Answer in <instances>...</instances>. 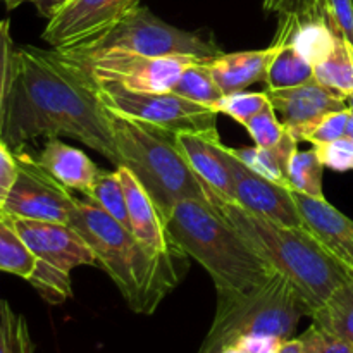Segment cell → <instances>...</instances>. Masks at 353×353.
<instances>
[{
    "label": "cell",
    "instance_id": "obj_1",
    "mask_svg": "<svg viewBox=\"0 0 353 353\" xmlns=\"http://www.w3.org/2000/svg\"><path fill=\"white\" fill-rule=\"evenodd\" d=\"M41 137L81 141L121 165L103 107L92 83L54 50L16 47L2 140L14 152Z\"/></svg>",
    "mask_w": 353,
    "mask_h": 353
},
{
    "label": "cell",
    "instance_id": "obj_32",
    "mask_svg": "<svg viewBox=\"0 0 353 353\" xmlns=\"http://www.w3.org/2000/svg\"><path fill=\"white\" fill-rule=\"evenodd\" d=\"M314 150L317 152L324 168L340 172L353 169V140L347 134L330 143L314 145Z\"/></svg>",
    "mask_w": 353,
    "mask_h": 353
},
{
    "label": "cell",
    "instance_id": "obj_22",
    "mask_svg": "<svg viewBox=\"0 0 353 353\" xmlns=\"http://www.w3.org/2000/svg\"><path fill=\"white\" fill-rule=\"evenodd\" d=\"M278 47L274 59L265 74V85L269 90L292 88L314 79V68L307 59L296 52L292 45L272 43Z\"/></svg>",
    "mask_w": 353,
    "mask_h": 353
},
{
    "label": "cell",
    "instance_id": "obj_42",
    "mask_svg": "<svg viewBox=\"0 0 353 353\" xmlns=\"http://www.w3.org/2000/svg\"><path fill=\"white\" fill-rule=\"evenodd\" d=\"M223 353H248V352L241 350V348H238V347H231V348H228V350H224Z\"/></svg>",
    "mask_w": 353,
    "mask_h": 353
},
{
    "label": "cell",
    "instance_id": "obj_43",
    "mask_svg": "<svg viewBox=\"0 0 353 353\" xmlns=\"http://www.w3.org/2000/svg\"><path fill=\"white\" fill-rule=\"evenodd\" d=\"M347 103H348V109H350L353 112V93L350 97H347Z\"/></svg>",
    "mask_w": 353,
    "mask_h": 353
},
{
    "label": "cell",
    "instance_id": "obj_11",
    "mask_svg": "<svg viewBox=\"0 0 353 353\" xmlns=\"http://www.w3.org/2000/svg\"><path fill=\"white\" fill-rule=\"evenodd\" d=\"M14 154L19 171L6 207L0 214L21 219L69 224L76 196H72L57 179L52 178L24 148Z\"/></svg>",
    "mask_w": 353,
    "mask_h": 353
},
{
    "label": "cell",
    "instance_id": "obj_20",
    "mask_svg": "<svg viewBox=\"0 0 353 353\" xmlns=\"http://www.w3.org/2000/svg\"><path fill=\"white\" fill-rule=\"evenodd\" d=\"M312 324L330 336L353 343V278L338 286L312 314Z\"/></svg>",
    "mask_w": 353,
    "mask_h": 353
},
{
    "label": "cell",
    "instance_id": "obj_40",
    "mask_svg": "<svg viewBox=\"0 0 353 353\" xmlns=\"http://www.w3.org/2000/svg\"><path fill=\"white\" fill-rule=\"evenodd\" d=\"M276 353H303L302 340H300V336L290 338V340L283 341V345Z\"/></svg>",
    "mask_w": 353,
    "mask_h": 353
},
{
    "label": "cell",
    "instance_id": "obj_4",
    "mask_svg": "<svg viewBox=\"0 0 353 353\" xmlns=\"http://www.w3.org/2000/svg\"><path fill=\"white\" fill-rule=\"evenodd\" d=\"M168 226L185 254L209 272L217 296L257 292L278 274L210 202L181 200Z\"/></svg>",
    "mask_w": 353,
    "mask_h": 353
},
{
    "label": "cell",
    "instance_id": "obj_7",
    "mask_svg": "<svg viewBox=\"0 0 353 353\" xmlns=\"http://www.w3.org/2000/svg\"><path fill=\"white\" fill-rule=\"evenodd\" d=\"M9 221L37 259V268L28 281L48 303H62L71 299L72 269L97 265L95 255L85 238L71 224L21 217H9Z\"/></svg>",
    "mask_w": 353,
    "mask_h": 353
},
{
    "label": "cell",
    "instance_id": "obj_23",
    "mask_svg": "<svg viewBox=\"0 0 353 353\" xmlns=\"http://www.w3.org/2000/svg\"><path fill=\"white\" fill-rule=\"evenodd\" d=\"M37 268V259L19 236L9 217L0 214V271L30 279Z\"/></svg>",
    "mask_w": 353,
    "mask_h": 353
},
{
    "label": "cell",
    "instance_id": "obj_26",
    "mask_svg": "<svg viewBox=\"0 0 353 353\" xmlns=\"http://www.w3.org/2000/svg\"><path fill=\"white\" fill-rule=\"evenodd\" d=\"M85 199L99 205L109 216H112L117 223L130 230L126 196H124V190L117 171H103L102 169L99 179L90 190L88 195H85Z\"/></svg>",
    "mask_w": 353,
    "mask_h": 353
},
{
    "label": "cell",
    "instance_id": "obj_21",
    "mask_svg": "<svg viewBox=\"0 0 353 353\" xmlns=\"http://www.w3.org/2000/svg\"><path fill=\"white\" fill-rule=\"evenodd\" d=\"M314 78L341 97L353 93V45L340 37L334 50L314 68Z\"/></svg>",
    "mask_w": 353,
    "mask_h": 353
},
{
    "label": "cell",
    "instance_id": "obj_38",
    "mask_svg": "<svg viewBox=\"0 0 353 353\" xmlns=\"http://www.w3.org/2000/svg\"><path fill=\"white\" fill-rule=\"evenodd\" d=\"M16 353H34V345L31 341L28 323L23 316H17L16 326Z\"/></svg>",
    "mask_w": 353,
    "mask_h": 353
},
{
    "label": "cell",
    "instance_id": "obj_29",
    "mask_svg": "<svg viewBox=\"0 0 353 353\" xmlns=\"http://www.w3.org/2000/svg\"><path fill=\"white\" fill-rule=\"evenodd\" d=\"M243 126L247 128L255 145L261 148H268V150H274L286 134L285 124L276 117V110L271 102L261 112L255 114L252 119H248Z\"/></svg>",
    "mask_w": 353,
    "mask_h": 353
},
{
    "label": "cell",
    "instance_id": "obj_2",
    "mask_svg": "<svg viewBox=\"0 0 353 353\" xmlns=\"http://www.w3.org/2000/svg\"><path fill=\"white\" fill-rule=\"evenodd\" d=\"M72 228L85 238L97 265L109 274L133 312L150 316L181 281L183 259L148 252L128 228L86 199H74Z\"/></svg>",
    "mask_w": 353,
    "mask_h": 353
},
{
    "label": "cell",
    "instance_id": "obj_25",
    "mask_svg": "<svg viewBox=\"0 0 353 353\" xmlns=\"http://www.w3.org/2000/svg\"><path fill=\"white\" fill-rule=\"evenodd\" d=\"M323 172L324 164L314 148L296 150L286 165V179L290 188L314 199H324Z\"/></svg>",
    "mask_w": 353,
    "mask_h": 353
},
{
    "label": "cell",
    "instance_id": "obj_10",
    "mask_svg": "<svg viewBox=\"0 0 353 353\" xmlns=\"http://www.w3.org/2000/svg\"><path fill=\"white\" fill-rule=\"evenodd\" d=\"M62 61L78 69L92 85L116 83L134 92H171L192 57H145L128 52H88L52 48Z\"/></svg>",
    "mask_w": 353,
    "mask_h": 353
},
{
    "label": "cell",
    "instance_id": "obj_37",
    "mask_svg": "<svg viewBox=\"0 0 353 353\" xmlns=\"http://www.w3.org/2000/svg\"><path fill=\"white\" fill-rule=\"evenodd\" d=\"M3 2L7 3L9 9H14V7H17L23 2H30L37 7L38 12H40L41 16L47 17V19H52V17H54L62 7L68 6L71 0H3Z\"/></svg>",
    "mask_w": 353,
    "mask_h": 353
},
{
    "label": "cell",
    "instance_id": "obj_24",
    "mask_svg": "<svg viewBox=\"0 0 353 353\" xmlns=\"http://www.w3.org/2000/svg\"><path fill=\"white\" fill-rule=\"evenodd\" d=\"M171 92L186 100L210 107V109H214L224 97L223 90L219 88L216 79L207 69L205 61H193L192 64L186 65Z\"/></svg>",
    "mask_w": 353,
    "mask_h": 353
},
{
    "label": "cell",
    "instance_id": "obj_41",
    "mask_svg": "<svg viewBox=\"0 0 353 353\" xmlns=\"http://www.w3.org/2000/svg\"><path fill=\"white\" fill-rule=\"evenodd\" d=\"M347 137H350L353 140V112H352V117L350 121H348V128H347Z\"/></svg>",
    "mask_w": 353,
    "mask_h": 353
},
{
    "label": "cell",
    "instance_id": "obj_18",
    "mask_svg": "<svg viewBox=\"0 0 353 353\" xmlns=\"http://www.w3.org/2000/svg\"><path fill=\"white\" fill-rule=\"evenodd\" d=\"M37 162L68 190L88 195L102 169L79 148L64 143L59 137L47 138Z\"/></svg>",
    "mask_w": 353,
    "mask_h": 353
},
{
    "label": "cell",
    "instance_id": "obj_34",
    "mask_svg": "<svg viewBox=\"0 0 353 353\" xmlns=\"http://www.w3.org/2000/svg\"><path fill=\"white\" fill-rule=\"evenodd\" d=\"M17 159L12 148L0 138V212L6 207L14 183L17 179Z\"/></svg>",
    "mask_w": 353,
    "mask_h": 353
},
{
    "label": "cell",
    "instance_id": "obj_17",
    "mask_svg": "<svg viewBox=\"0 0 353 353\" xmlns=\"http://www.w3.org/2000/svg\"><path fill=\"white\" fill-rule=\"evenodd\" d=\"M221 143L195 133H178L176 145L190 168L205 183L207 188L221 200L236 203L234 183L221 152Z\"/></svg>",
    "mask_w": 353,
    "mask_h": 353
},
{
    "label": "cell",
    "instance_id": "obj_13",
    "mask_svg": "<svg viewBox=\"0 0 353 353\" xmlns=\"http://www.w3.org/2000/svg\"><path fill=\"white\" fill-rule=\"evenodd\" d=\"M221 152L233 178L238 205L281 226L305 228L293 199V190L276 185L248 169L226 145L221 143Z\"/></svg>",
    "mask_w": 353,
    "mask_h": 353
},
{
    "label": "cell",
    "instance_id": "obj_8",
    "mask_svg": "<svg viewBox=\"0 0 353 353\" xmlns=\"http://www.w3.org/2000/svg\"><path fill=\"white\" fill-rule=\"evenodd\" d=\"M88 52H128L145 57H192L210 61L223 54L203 31H185L165 23L148 7H137L102 37L79 45Z\"/></svg>",
    "mask_w": 353,
    "mask_h": 353
},
{
    "label": "cell",
    "instance_id": "obj_19",
    "mask_svg": "<svg viewBox=\"0 0 353 353\" xmlns=\"http://www.w3.org/2000/svg\"><path fill=\"white\" fill-rule=\"evenodd\" d=\"M276 52L278 47L272 43L271 47L262 50L233 52V54L223 52L217 57L205 61V65L224 95H230V93L243 92L254 83L264 81Z\"/></svg>",
    "mask_w": 353,
    "mask_h": 353
},
{
    "label": "cell",
    "instance_id": "obj_6",
    "mask_svg": "<svg viewBox=\"0 0 353 353\" xmlns=\"http://www.w3.org/2000/svg\"><path fill=\"white\" fill-rule=\"evenodd\" d=\"M303 316H309L305 303L288 278L278 272L257 292L217 296L216 316L199 353H223L250 338L286 341Z\"/></svg>",
    "mask_w": 353,
    "mask_h": 353
},
{
    "label": "cell",
    "instance_id": "obj_31",
    "mask_svg": "<svg viewBox=\"0 0 353 353\" xmlns=\"http://www.w3.org/2000/svg\"><path fill=\"white\" fill-rule=\"evenodd\" d=\"M14 52H16V45L10 34V23L9 19H2L0 21V138H2L7 100H9L10 81H12Z\"/></svg>",
    "mask_w": 353,
    "mask_h": 353
},
{
    "label": "cell",
    "instance_id": "obj_15",
    "mask_svg": "<svg viewBox=\"0 0 353 353\" xmlns=\"http://www.w3.org/2000/svg\"><path fill=\"white\" fill-rule=\"evenodd\" d=\"M269 102L281 116L286 130H299L323 116L348 109L347 99L321 85L316 78L303 85L281 90H265Z\"/></svg>",
    "mask_w": 353,
    "mask_h": 353
},
{
    "label": "cell",
    "instance_id": "obj_33",
    "mask_svg": "<svg viewBox=\"0 0 353 353\" xmlns=\"http://www.w3.org/2000/svg\"><path fill=\"white\" fill-rule=\"evenodd\" d=\"M300 340L303 343V353H353V343L330 336L314 324L300 336Z\"/></svg>",
    "mask_w": 353,
    "mask_h": 353
},
{
    "label": "cell",
    "instance_id": "obj_39",
    "mask_svg": "<svg viewBox=\"0 0 353 353\" xmlns=\"http://www.w3.org/2000/svg\"><path fill=\"white\" fill-rule=\"evenodd\" d=\"M303 2L305 0H264V10L276 14L292 12V10L299 9Z\"/></svg>",
    "mask_w": 353,
    "mask_h": 353
},
{
    "label": "cell",
    "instance_id": "obj_14",
    "mask_svg": "<svg viewBox=\"0 0 353 353\" xmlns=\"http://www.w3.org/2000/svg\"><path fill=\"white\" fill-rule=\"evenodd\" d=\"M116 171L121 178L124 196H126L130 231L133 236L154 255L185 259V250L172 238L168 221L164 219L150 195L145 192L141 183L134 178V174L126 165H117Z\"/></svg>",
    "mask_w": 353,
    "mask_h": 353
},
{
    "label": "cell",
    "instance_id": "obj_35",
    "mask_svg": "<svg viewBox=\"0 0 353 353\" xmlns=\"http://www.w3.org/2000/svg\"><path fill=\"white\" fill-rule=\"evenodd\" d=\"M17 314L6 300H0V353H16Z\"/></svg>",
    "mask_w": 353,
    "mask_h": 353
},
{
    "label": "cell",
    "instance_id": "obj_9",
    "mask_svg": "<svg viewBox=\"0 0 353 353\" xmlns=\"http://www.w3.org/2000/svg\"><path fill=\"white\" fill-rule=\"evenodd\" d=\"M109 112L140 121L172 134L195 133L219 143L217 114L210 107L192 102L174 92H134L116 83L93 85Z\"/></svg>",
    "mask_w": 353,
    "mask_h": 353
},
{
    "label": "cell",
    "instance_id": "obj_30",
    "mask_svg": "<svg viewBox=\"0 0 353 353\" xmlns=\"http://www.w3.org/2000/svg\"><path fill=\"white\" fill-rule=\"evenodd\" d=\"M269 103L265 92H236L224 95L223 99L217 102L214 110L219 114H226V116L233 117L240 124H245L248 119L261 112L265 105Z\"/></svg>",
    "mask_w": 353,
    "mask_h": 353
},
{
    "label": "cell",
    "instance_id": "obj_5",
    "mask_svg": "<svg viewBox=\"0 0 353 353\" xmlns=\"http://www.w3.org/2000/svg\"><path fill=\"white\" fill-rule=\"evenodd\" d=\"M109 119L121 165L133 172L165 221L181 200L212 203V192L178 150L176 134L112 112Z\"/></svg>",
    "mask_w": 353,
    "mask_h": 353
},
{
    "label": "cell",
    "instance_id": "obj_3",
    "mask_svg": "<svg viewBox=\"0 0 353 353\" xmlns=\"http://www.w3.org/2000/svg\"><path fill=\"white\" fill-rule=\"evenodd\" d=\"M210 200L254 250L288 278L305 303L309 317L323 307L338 286L353 278L350 269L333 257L305 228L276 224L238 203L217 199L214 193Z\"/></svg>",
    "mask_w": 353,
    "mask_h": 353
},
{
    "label": "cell",
    "instance_id": "obj_27",
    "mask_svg": "<svg viewBox=\"0 0 353 353\" xmlns=\"http://www.w3.org/2000/svg\"><path fill=\"white\" fill-rule=\"evenodd\" d=\"M230 150L234 157L240 159L248 169L261 174L262 178L290 188L288 179H286V164L276 150H268V148H261L257 145L245 148H230Z\"/></svg>",
    "mask_w": 353,
    "mask_h": 353
},
{
    "label": "cell",
    "instance_id": "obj_12",
    "mask_svg": "<svg viewBox=\"0 0 353 353\" xmlns=\"http://www.w3.org/2000/svg\"><path fill=\"white\" fill-rule=\"evenodd\" d=\"M141 0H71L45 26L41 38L52 48H72L93 41L116 26Z\"/></svg>",
    "mask_w": 353,
    "mask_h": 353
},
{
    "label": "cell",
    "instance_id": "obj_16",
    "mask_svg": "<svg viewBox=\"0 0 353 353\" xmlns=\"http://www.w3.org/2000/svg\"><path fill=\"white\" fill-rule=\"evenodd\" d=\"M305 230L353 272V221L326 199H314L293 192Z\"/></svg>",
    "mask_w": 353,
    "mask_h": 353
},
{
    "label": "cell",
    "instance_id": "obj_36",
    "mask_svg": "<svg viewBox=\"0 0 353 353\" xmlns=\"http://www.w3.org/2000/svg\"><path fill=\"white\" fill-rule=\"evenodd\" d=\"M326 6L341 37L353 45V0H326Z\"/></svg>",
    "mask_w": 353,
    "mask_h": 353
},
{
    "label": "cell",
    "instance_id": "obj_28",
    "mask_svg": "<svg viewBox=\"0 0 353 353\" xmlns=\"http://www.w3.org/2000/svg\"><path fill=\"white\" fill-rule=\"evenodd\" d=\"M352 117L350 109L336 110V112H330L317 119L316 123L309 124V126L299 128V130H292L290 133L296 138L299 141H309L312 145H323L330 143V141L338 140V138L347 134L348 121Z\"/></svg>",
    "mask_w": 353,
    "mask_h": 353
}]
</instances>
